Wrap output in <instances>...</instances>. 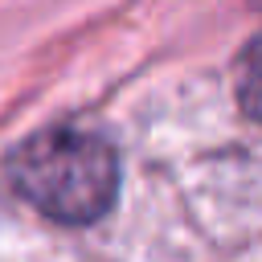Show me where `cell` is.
<instances>
[{"instance_id":"7a4b0ae2","label":"cell","mask_w":262,"mask_h":262,"mask_svg":"<svg viewBox=\"0 0 262 262\" xmlns=\"http://www.w3.org/2000/svg\"><path fill=\"white\" fill-rule=\"evenodd\" d=\"M237 98L246 106V115L254 123H262V37L246 49L242 57V74H237Z\"/></svg>"},{"instance_id":"6da1fadb","label":"cell","mask_w":262,"mask_h":262,"mask_svg":"<svg viewBox=\"0 0 262 262\" xmlns=\"http://www.w3.org/2000/svg\"><path fill=\"white\" fill-rule=\"evenodd\" d=\"M8 176L37 213L66 225H86L111 209L119 188V160L115 147L94 131L49 127L12 151Z\"/></svg>"}]
</instances>
